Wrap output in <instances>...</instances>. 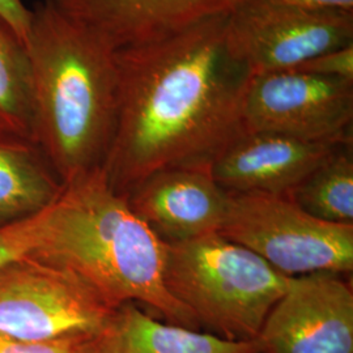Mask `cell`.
Returning <instances> with one entry per match:
<instances>
[{
	"instance_id": "cell-1",
	"label": "cell",
	"mask_w": 353,
	"mask_h": 353,
	"mask_svg": "<svg viewBox=\"0 0 353 353\" xmlns=\"http://www.w3.org/2000/svg\"><path fill=\"white\" fill-rule=\"evenodd\" d=\"M225 19L117 50L118 108L101 168L118 192L165 169L208 166L242 131L252 74L228 46Z\"/></svg>"
},
{
	"instance_id": "cell-2",
	"label": "cell",
	"mask_w": 353,
	"mask_h": 353,
	"mask_svg": "<svg viewBox=\"0 0 353 353\" xmlns=\"http://www.w3.org/2000/svg\"><path fill=\"white\" fill-rule=\"evenodd\" d=\"M33 140L67 183L103 164L118 108L117 49L55 0L32 10Z\"/></svg>"
},
{
	"instance_id": "cell-3",
	"label": "cell",
	"mask_w": 353,
	"mask_h": 353,
	"mask_svg": "<svg viewBox=\"0 0 353 353\" xmlns=\"http://www.w3.org/2000/svg\"><path fill=\"white\" fill-rule=\"evenodd\" d=\"M32 254L81 279L114 309L143 305L168 323L201 330L165 287L164 241L114 189L101 166L63 183Z\"/></svg>"
},
{
	"instance_id": "cell-4",
	"label": "cell",
	"mask_w": 353,
	"mask_h": 353,
	"mask_svg": "<svg viewBox=\"0 0 353 353\" xmlns=\"http://www.w3.org/2000/svg\"><path fill=\"white\" fill-rule=\"evenodd\" d=\"M292 278L220 233L165 242L168 292L199 327L230 341H255Z\"/></svg>"
},
{
	"instance_id": "cell-5",
	"label": "cell",
	"mask_w": 353,
	"mask_h": 353,
	"mask_svg": "<svg viewBox=\"0 0 353 353\" xmlns=\"http://www.w3.org/2000/svg\"><path fill=\"white\" fill-rule=\"evenodd\" d=\"M219 233L288 278L352 274L353 225L319 220L284 195L229 192L227 219Z\"/></svg>"
},
{
	"instance_id": "cell-6",
	"label": "cell",
	"mask_w": 353,
	"mask_h": 353,
	"mask_svg": "<svg viewBox=\"0 0 353 353\" xmlns=\"http://www.w3.org/2000/svg\"><path fill=\"white\" fill-rule=\"evenodd\" d=\"M115 312L81 279L32 252L0 270V335L26 341L96 335Z\"/></svg>"
},
{
	"instance_id": "cell-7",
	"label": "cell",
	"mask_w": 353,
	"mask_h": 353,
	"mask_svg": "<svg viewBox=\"0 0 353 353\" xmlns=\"http://www.w3.org/2000/svg\"><path fill=\"white\" fill-rule=\"evenodd\" d=\"M240 117L242 131L352 144L353 81L294 70L252 75Z\"/></svg>"
},
{
	"instance_id": "cell-8",
	"label": "cell",
	"mask_w": 353,
	"mask_h": 353,
	"mask_svg": "<svg viewBox=\"0 0 353 353\" xmlns=\"http://www.w3.org/2000/svg\"><path fill=\"white\" fill-rule=\"evenodd\" d=\"M225 33L229 49L252 75L284 71L353 45V12L241 0L227 13Z\"/></svg>"
},
{
	"instance_id": "cell-9",
	"label": "cell",
	"mask_w": 353,
	"mask_h": 353,
	"mask_svg": "<svg viewBox=\"0 0 353 353\" xmlns=\"http://www.w3.org/2000/svg\"><path fill=\"white\" fill-rule=\"evenodd\" d=\"M261 353H353V290L348 276L292 278L256 336Z\"/></svg>"
},
{
	"instance_id": "cell-10",
	"label": "cell",
	"mask_w": 353,
	"mask_h": 353,
	"mask_svg": "<svg viewBox=\"0 0 353 353\" xmlns=\"http://www.w3.org/2000/svg\"><path fill=\"white\" fill-rule=\"evenodd\" d=\"M341 145L241 131L207 168L228 192L287 196Z\"/></svg>"
},
{
	"instance_id": "cell-11",
	"label": "cell",
	"mask_w": 353,
	"mask_h": 353,
	"mask_svg": "<svg viewBox=\"0 0 353 353\" xmlns=\"http://www.w3.org/2000/svg\"><path fill=\"white\" fill-rule=\"evenodd\" d=\"M126 196L134 212L164 242L219 233L229 208V192L207 166L157 172Z\"/></svg>"
},
{
	"instance_id": "cell-12",
	"label": "cell",
	"mask_w": 353,
	"mask_h": 353,
	"mask_svg": "<svg viewBox=\"0 0 353 353\" xmlns=\"http://www.w3.org/2000/svg\"><path fill=\"white\" fill-rule=\"evenodd\" d=\"M118 50L227 14L241 0H55Z\"/></svg>"
},
{
	"instance_id": "cell-13",
	"label": "cell",
	"mask_w": 353,
	"mask_h": 353,
	"mask_svg": "<svg viewBox=\"0 0 353 353\" xmlns=\"http://www.w3.org/2000/svg\"><path fill=\"white\" fill-rule=\"evenodd\" d=\"M62 186L33 141L0 134V224L41 212Z\"/></svg>"
},
{
	"instance_id": "cell-14",
	"label": "cell",
	"mask_w": 353,
	"mask_h": 353,
	"mask_svg": "<svg viewBox=\"0 0 353 353\" xmlns=\"http://www.w3.org/2000/svg\"><path fill=\"white\" fill-rule=\"evenodd\" d=\"M110 327L123 353H261L256 339L230 341L161 322L135 303L119 306Z\"/></svg>"
},
{
	"instance_id": "cell-15",
	"label": "cell",
	"mask_w": 353,
	"mask_h": 353,
	"mask_svg": "<svg viewBox=\"0 0 353 353\" xmlns=\"http://www.w3.org/2000/svg\"><path fill=\"white\" fill-rule=\"evenodd\" d=\"M287 196L319 220L353 225L352 144L341 145Z\"/></svg>"
},
{
	"instance_id": "cell-16",
	"label": "cell",
	"mask_w": 353,
	"mask_h": 353,
	"mask_svg": "<svg viewBox=\"0 0 353 353\" xmlns=\"http://www.w3.org/2000/svg\"><path fill=\"white\" fill-rule=\"evenodd\" d=\"M0 134L33 140L32 68L24 41L0 19Z\"/></svg>"
},
{
	"instance_id": "cell-17",
	"label": "cell",
	"mask_w": 353,
	"mask_h": 353,
	"mask_svg": "<svg viewBox=\"0 0 353 353\" xmlns=\"http://www.w3.org/2000/svg\"><path fill=\"white\" fill-rule=\"evenodd\" d=\"M49 205L38 214L0 224V270L34 252L45 227Z\"/></svg>"
},
{
	"instance_id": "cell-18",
	"label": "cell",
	"mask_w": 353,
	"mask_h": 353,
	"mask_svg": "<svg viewBox=\"0 0 353 353\" xmlns=\"http://www.w3.org/2000/svg\"><path fill=\"white\" fill-rule=\"evenodd\" d=\"M290 70L353 81V45L319 54Z\"/></svg>"
},
{
	"instance_id": "cell-19",
	"label": "cell",
	"mask_w": 353,
	"mask_h": 353,
	"mask_svg": "<svg viewBox=\"0 0 353 353\" xmlns=\"http://www.w3.org/2000/svg\"><path fill=\"white\" fill-rule=\"evenodd\" d=\"M92 336L94 335H79L57 341H26L0 335V353H79Z\"/></svg>"
},
{
	"instance_id": "cell-20",
	"label": "cell",
	"mask_w": 353,
	"mask_h": 353,
	"mask_svg": "<svg viewBox=\"0 0 353 353\" xmlns=\"http://www.w3.org/2000/svg\"><path fill=\"white\" fill-rule=\"evenodd\" d=\"M0 19L10 26L26 45L32 23V10L26 7L24 1L0 0Z\"/></svg>"
},
{
	"instance_id": "cell-21",
	"label": "cell",
	"mask_w": 353,
	"mask_h": 353,
	"mask_svg": "<svg viewBox=\"0 0 353 353\" xmlns=\"http://www.w3.org/2000/svg\"><path fill=\"white\" fill-rule=\"evenodd\" d=\"M79 353H123L114 336L112 327L103 330L100 334L92 336L79 351Z\"/></svg>"
},
{
	"instance_id": "cell-22",
	"label": "cell",
	"mask_w": 353,
	"mask_h": 353,
	"mask_svg": "<svg viewBox=\"0 0 353 353\" xmlns=\"http://www.w3.org/2000/svg\"><path fill=\"white\" fill-rule=\"evenodd\" d=\"M290 6H297L316 11L353 12V0H279Z\"/></svg>"
}]
</instances>
